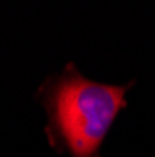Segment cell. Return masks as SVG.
Masks as SVG:
<instances>
[{
	"label": "cell",
	"mask_w": 155,
	"mask_h": 157,
	"mask_svg": "<svg viewBox=\"0 0 155 157\" xmlns=\"http://www.w3.org/2000/svg\"><path fill=\"white\" fill-rule=\"evenodd\" d=\"M125 86H108L81 75L66 77L52 95V114L69 151L92 157L125 107Z\"/></svg>",
	"instance_id": "cell-1"
}]
</instances>
